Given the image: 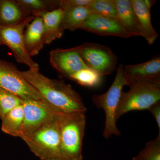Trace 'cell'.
I'll return each instance as SVG.
<instances>
[{"label": "cell", "instance_id": "1", "mask_svg": "<svg viewBox=\"0 0 160 160\" xmlns=\"http://www.w3.org/2000/svg\"><path fill=\"white\" fill-rule=\"evenodd\" d=\"M21 74L42 95L45 102L61 112H86L87 108L79 94L70 85L47 77L39 70L29 69Z\"/></svg>", "mask_w": 160, "mask_h": 160}, {"label": "cell", "instance_id": "2", "mask_svg": "<svg viewBox=\"0 0 160 160\" xmlns=\"http://www.w3.org/2000/svg\"><path fill=\"white\" fill-rule=\"evenodd\" d=\"M85 113L75 112L59 113L62 160H83V140L86 124Z\"/></svg>", "mask_w": 160, "mask_h": 160}, {"label": "cell", "instance_id": "3", "mask_svg": "<svg viewBox=\"0 0 160 160\" xmlns=\"http://www.w3.org/2000/svg\"><path fill=\"white\" fill-rule=\"evenodd\" d=\"M128 91H122L116 115L117 122L129 112L148 110L160 101V78L132 81Z\"/></svg>", "mask_w": 160, "mask_h": 160}, {"label": "cell", "instance_id": "4", "mask_svg": "<svg viewBox=\"0 0 160 160\" xmlns=\"http://www.w3.org/2000/svg\"><path fill=\"white\" fill-rule=\"evenodd\" d=\"M59 113L56 118L22 138L31 152L40 160H62Z\"/></svg>", "mask_w": 160, "mask_h": 160}, {"label": "cell", "instance_id": "5", "mask_svg": "<svg viewBox=\"0 0 160 160\" xmlns=\"http://www.w3.org/2000/svg\"><path fill=\"white\" fill-rule=\"evenodd\" d=\"M124 66L123 64H120L114 81L106 92L93 95L92 98L95 106L99 109H102L105 113V128L103 135L105 138L121 135L116 125V115L123 87L127 85L123 72Z\"/></svg>", "mask_w": 160, "mask_h": 160}, {"label": "cell", "instance_id": "6", "mask_svg": "<svg viewBox=\"0 0 160 160\" xmlns=\"http://www.w3.org/2000/svg\"><path fill=\"white\" fill-rule=\"evenodd\" d=\"M75 48L87 67L102 76L111 74L115 69L118 58L109 47L86 43Z\"/></svg>", "mask_w": 160, "mask_h": 160}, {"label": "cell", "instance_id": "7", "mask_svg": "<svg viewBox=\"0 0 160 160\" xmlns=\"http://www.w3.org/2000/svg\"><path fill=\"white\" fill-rule=\"evenodd\" d=\"M0 87L24 100L45 101L13 63L0 59Z\"/></svg>", "mask_w": 160, "mask_h": 160}, {"label": "cell", "instance_id": "8", "mask_svg": "<svg viewBox=\"0 0 160 160\" xmlns=\"http://www.w3.org/2000/svg\"><path fill=\"white\" fill-rule=\"evenodd\" d=\"M34 17L31 15L18 25L2 26L0 35L3 45L11 49L18 63L24 64L31 70H39V66L29 56L26 50L24 40L25 29Z\"/></svg>", "mask_w": 160, "mask_h": 160}, {"label": "cell", "instance_id": "9", "mask_svg": "<svg viewBox=\"0 0 160 160\" xmlns=\"http://www.w3.org/2000/svg\"><path fill=\"white\" fill-rule=\"evenodd\" d=\"M23 122L19 138H22L53 119L61 112L42 100L23 99Z\"/></svg>", "mask_w": 160, "mask_h": 160}, {"label": "cell", "instance_id": "10", "mask_svg": "<svg viewBox=\"0 0 160 160\" xmlns=\"http://www.w3.org/2000/svg\"><path fill=\"white\" fill-rule=\"evenodd\" d=\"M49 62L57 71L68 79L81 69L88 68L75 47L51 50Z\"/></svg>", "mask_w": 160, "mask_h": 160}, {"label": "cell", "instance_id": "11", "mask_svg": "<svg viewBox=\"0 0 160 160\" xmlns=\"http://www.w3.org/2000/svg\"><path fill=\"white\" fill-rule=\"evenodd\" d=\"M80 29L104 36L132 37L118 20L93 13L90 15Z\"/></svg>", "mask_w": 160, "mask_h": 160}, {"label": "cell", "instance_id": "12", "mask_svg": "<svg viewBox=\"0 0 160 160\" xmlns=\"http://www.w3.org/2000/svg\"><path fill=\"white\" fill-rule=\"evenodd\" d=\"M132 5L137 17L142 37L149 45H151L158 37L151 22L150 10L155 1L131 0Z\"/></svg>", "mask_w": 160, "mask_h": 160}, {"label": "cell", "instance_id": "13", "mask_svg": "<svg viewBox=\"0 0 160 160\" xmlns=\"http://www.w3.org/2000/svg\"><path fill=\"white\" fill-rule=\"evenodd\" d=\"M124 77L127 85L132 81L160 78V57L156 55L145 62L124 66Z\"/></svg>", "mask_w": 160, "mask_h": 160}, {"label": "cell", "instance_id": "14", "mask_svg": "<svg viewBox=\"0 0 160 160\" xmlns=\"http://www.w3.org/2000/svg\"><path fill=\"white\" fill-rule=\"evenodd\" d=\"M31 15L17 0H0L1 26L18 25Z\"/></svg>", "mask_w": 160, "mask_h": 160}, {"label": "cell", "instance_id": "15", "mask_svg": "<svg viewBox=\"0 0 160 160\" xmlns=\"http://www.w3.org/2000/svg\"><path fill=\"white\" fill-rule=\"evenodd\" d=\"M24 40L26 50L31 57L38 54L45 45L43 22L41 18L34 17L28 24L24 31Z\"/></svg>", "mask_w": 160, "mask_h": 160}, {"label": "cell", "instance_id": "16", "mask_svg": "<svg viewBox=\"0 0 160 160\" xmlns=\"http://www.w3.org/2000/svg\"><path fill=\"white\" fill-rule=\"evenodd\" d=\"M63 12V9L59 7L51 11L41 12L35 17L41 18L42 20L45 45L50 44L62 36L63 32L61 30V25Z\"/></svg>", "mask_w": 160, "mask_h": 160}, {"label": "cell", "instance_id": "17", "mask_svg": "<svg viewBox=\"0 0 160 160\" xmlns=\"http://www.w3.org/2000/svg\"><path fill=\"white\" fill-rule=\"evenodd\" d=\"M118 20L131 36H141V30L131 0H114Z\"/></svg>", "mask_w": 160, "mask_h": 160}, {"label": "cell", "instance_id": "18", "mask_svg": "<svg viewBox=\"0 0 160 160\" xmlns=\"http://www.w3.org/2000/svg\"><path fill=\"white\" fill-rule=\"evenodd\" d=\"M63 10L61 29L63 33L66 29L74 31L80 29L92 13L88 7H72Z\"/></svg>", "mask_w": 160, "mask_h": 160}, {"label": "cell", "instance_id": "19", "mask_svg": "<svg viewBox=\"0 0 160 160\" xmlns=\"http://www.w3.org/2000/svg\"><path fill=\"white\" fill-rule=\"evenodd\" d=\"M22 105L17 106L3 118L2 130L6 134L19 138L23 122Z\"/></svg>", "mask_w": 160, "mask_h": 160}, {"label": "cell", "instance_id": "20", "mask_svg": "<svg viewBox=\"0 0 160 160\" xmlns=\"http://www.w3.org/2000/svg\"><path fill=\"white\" fill-rule=\"evenodd\" d=\"M34 17L44 12L51 11L60 6V1L47 0H17Z\"/></svg>", "mask_w": 160, "mask_h": 160}, {"label": "cell", "instance_id": "21", "mask_svg": "<svg viewBox=\"0 0 160 160\" xmlns=\"http://www.w3.org/2000/svg\"><path fill=\"white\" fill-rule=\"evenodd\" d=\"M102 75L89 68L81 69L72 75L69 79L75 81L82 86L95 87L101 83Z\"/></svg>", "mask_w": 160, "mask_h": 160}, {"label": "cell", "instance_id": "22", "mask_svg": "<svg viewBox=\"0 0 160 160\" xmlns=\"http://www.w3.org/2000/svg\"><path fill=\"white\" fill-rule=\"evenodd\" d=\"M88 7L92 13L118 20L114 0H92Z\"/></svg>", "mask_w": 160, "mask_h": 160}, {"label": "cell", "instance_id": "23", "mask_svg": "<svg viewBox=\"0 0 160 160\" xmlns=\"http://www.w3.org/2000/svg\"><path fill=\"white\" fill-rule=\"evenodd\" d=\"M22 99L0 87V119L12 109L22 105Z\"/></svg>", "mask_w": 160, "mask_h": 160}, {"label": "cell", "instance_id": "24", "mask_svg": "<svg viewBox=\"0 0 160 160\" xmlns=\"http://www.w3.org/2000/svg\"><path fill=\"white\" fill-rule=\"evenodd\" d=\"M132 160H160V132L155 139L149 141Z\"/></svg>", "mask_w": 160, "mask_h": 160}, {"label": "cell", "instance_id": "25", "mask_svg": "<svg viewBox=\"0 0 160 160\" xmlns=\"http://www.w3.org/2000/svg\"><path fill=\"white\" fill-rule=\"evenodd\" d=\"M92 0H62L60 1V8L62 9L74 7H88Z\"/></svg>", "mask_w": 160, "mask_h": 160}, {"label": "cell", "instance_id": "26", "mask_svg": "<svg viewBox=\"0 0 160 160\" xmlns=\"http://www.w3.org/2000/svg\"><path fill=\"white\" fill-rule=\"evenodd\" d=\"M157 123L159 132H160V101L156 103L148 109Z\"/></svg>", "mask_w": 160, "mask_h": 160}, {"label": "cell", "instance_id": "27", "mask_svg": "<svg viewBox=\"0 0 160 160\" xmlns=\"http://www.w3.org/2000/svg\"><path fill=\"white\" fill-rule=\"evenodd\" d=\"M1 27H2V26H1V24H0V30H1ZM0 43H1V45H3L2 42V40H1V35H0Z\"/></svg>", "mask_w": 160, "mask_h": 160}, {"label": "cell", "instance_id": "28", "mask_svg": "<svg viewBox=\"0 0 160 160\" xmlns=\"http://www.w3.org/2000/svg\"><path fill=\"white\" fill-rule=\"evenodd\" d=\"M2 46V45H1V43H0V46Z\"/></svg>", "mask_w": 160, "mask_h": 160}]
</instances>
